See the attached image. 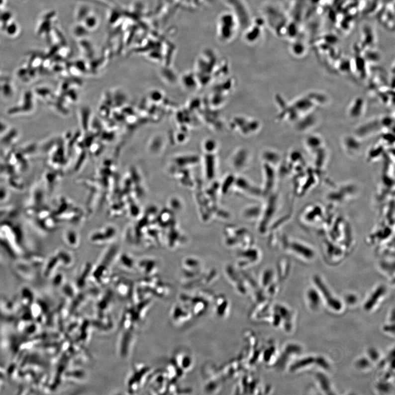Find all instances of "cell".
Returning <instances> with one entry per match:
<instances>
[{
  "label": "cell",
  "mask_w": 395,
  "mask_h": 395,
  "mask_svg": "<svg viewBox=\"0 0 395 395\" xmlns=\"http://www.w3.org/2000/svg\"><path fill=\"white\" fill-rule=\"evenodd\" d=\"M307 298L309 304L312 307L318 308L321 302V298L318 293L314 290L309 291L307 295Z\"/></svg>",
  "instance_id": "2"
},
{
  "label": "cell",
  "mask_w": 395,
  "mask_h": 395,
  "mask_svg": "<svg viewBox=\"0 0 395 395\" xmlns=\"http://www.w3.org/2000/svg\"><path fill=\"white\" fill-rule=\"evenodd\" d=\"M384 291H385V290H384L383 288H379L377 291L372 294V295L370 297V299L368 300L365 306V308L367 309V310H371L373 306L376 305L377 301H378L380 298L384 295V292H385Z\"/></svg>",
  "instance_id": "1"
}]
</instances>
